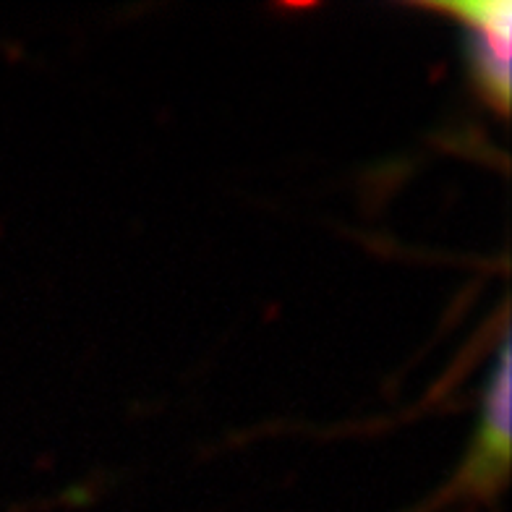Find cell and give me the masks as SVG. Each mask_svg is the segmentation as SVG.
I'll return each mask as SVG.
<instances>
[{"label":"cell","mask_w":512,"mask_h":512,"mask_svg":"<svg viewBox=\"0 0 512 512\" xmlns=\"http://www.w3.org/2000/svg\"><path fill=\"white\" fill-rule=\"evenodd\" d=\"M510 340H502L497 364L486 379L479 429L465 465V481L473 492H494L510 471Z\"/></svg>","instance_id":"cell-2"},{"label":"cell","mask_w":512,"mask_h":512,"mask_svg":"<svg viewBox=\"0 0 512 512\" xmlns=\"http://www.w3.org/2000/svg\"><path fill=\"white\" fill-rule=\"evenodd\" d=\"M434 11L452 16L463 29L465 61L471 68L476 92L492 110L505 115L510 108V0H463L434 3Z\"/></svg>","instance_id":"cell-1"}]
</instances>
